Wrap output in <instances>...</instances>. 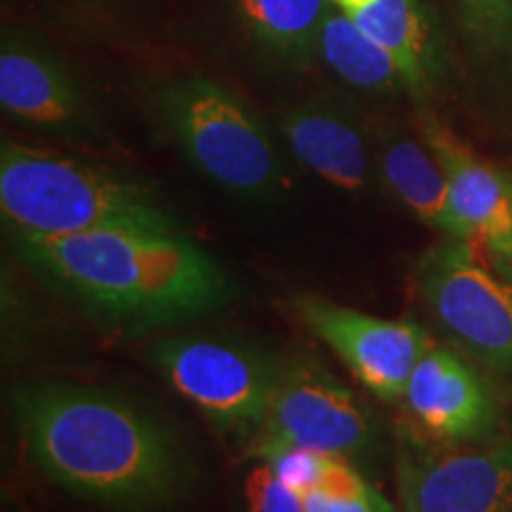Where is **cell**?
<instances>
[{"instance_id":"6da1fadb","label":"cell","mask_w":512,"mask_h":512,"mask_svg":"<svg viewBox=\"0 0 512 512\" xmlns=\"http://www.w3.org/2000/svg\"><path fill=\"white\" fill-rule=\"evenodd\" d=\"M24 446L55 484L119 510L174 501L185 484L183 448L150 413L105 389L31 382L12 394Z\"/></svg>"},{"instance_id":"7a4b0ae2","label":"cell","mask_w":512,"mask_h":512,"mask_svg":"<svg viewBox=\"0 0 512 512\" xmlns=\"http://www.w3.org/2000/svg\"><path fill=\"white\" fill-rule=\"evenodd\" d=\"M17 245L46 278L119 320L174 323L216 311L228 297L223 268L183 233L105 228Z\"/></svg>"},{"instance_id":"3957f363","label":"cell","mask_w":512,"mask_h":512,"mask_svg":"<svg viewBox=\"0 0 512 512\" xmlns=\"http://www.w3.org/2000/svg\"><path fill=\"white\" fill-rule=\"evenodd\" d=\"M0 209L17 238H64L105 228L181 233L145 185L10 140L0 150Z\"/></svg>"},{"instance_id":"277c9868","label":"cell","mask_w":512,"mask_h":512,"mask_svg":"<svg viewBox=\"0 0 512 512\" xmlns=\"http://www.w3.org/2000/svg\"><path fill=\"white\" fill-rule=\"evenodd\" d=\"M155 100L169 136L209 181L254 200L280 190L283 159L245 100L202 74L166 81Z\"/></svg>"},{"instance_id":"5b68a950","label":"cell","mask_w":512,"mask_h":512,"mask_svg":"<svg viewBox=\"0 0 512 512\" xmlns=\"http://www.w3.org/2000/svg\"><path fill=\"white\" fill-rule=\"evenodd\" d=\"M415 280L453 342L512 380V261L477 240L446 238L427 249Z\"/></svg>"},{"instance_id":"8992f818","label":"cell","mask_w":512,"mask_h":512,"mask_svg":"<svg viewBox=\"0 0 512 512\" xmlns=\"http://www.w3.org/2000/svg\"><path fill=\"white\" fill-rule=\"evenodd\" d=\"M152 361L171 389L223 430L247 432L266 420L280 368L264 351L211 337H169Z\"/></svg>"},{"instance_id":"52a82bcc","label":"cell","mask_w":512,"mask_h":512,"mask_svg":"<svg viewBox=\"0 0 512 512\" xmlns=\"http://www.w3.org/2000/svg\"><path fill=\"white\" fill-rule=\"evenodd\" d=\"M261 427V444L302 446L344 460L366 453L380 432L373 411L311 361L280 368Z\"/></svg>"},{"instance_id":"ba28073f","label":"cell","mask_w":512,"mask_h":512,"mask_svg":"<svg viewBox=\"0 0 512 512\" xmlns=\"http://www.w3.org/2000/svg\"><path fill=\"white\" fill-rule=\"evenodd\" d=\"M396 491L403 512H512V439L470 451L403 439Z\"/></svg>"},{"instance_id":"9c48e42d","label":"cell","mask_w":512,"mask_h":512,"mask_svg":"<svg viewBox=\"0 0 512 512\" xmlns=\"http://www.w3.org/2000/svg\"><path fill=\"white\" fill-rule=\"evenodd\" d=\"M297 309L313 335L342 358L363 387L384 401L406 396L413 370L432 349L427 332L413 320L368 316L320 297L299 299Z\"/></svg>"},{"instance_id":"30bf717a","label":"cell","mask_w":512,"mask_h":512,"mask_svg":"<svg viewBox=\"0 0 512 512\" xmlns=\"http://www.w3.org/2000/svg\"><path fill=\"white\" fill-rule=\"evenodd\" d=\"M420 133L444 166L465 238L512 261V176L484 162L430 112L420 114Z\"/></svg>"},{"instance_id":"8fae6325","label":"cell","mask_w":512,"mask_h":512,"mask_svg":"<svg viewBox=\"0 0 512 512\" xmlns=\"http://www.w3.org/2000/svg\"><path fill=\"white\" fill-rule=\"evenodd\" d=\"M406 401L427 432L444 441H477L498 427V403L477 368L451 349L432 347L406 387Z\"/></svg>"},{"instance_id":"7c38bea8","label":"cell","mask_w":512,"mask_h":512,"mask_svg":"<svg viewBox=\"0 0 512 512\" xmlns=\"http://www.w3.org/2000/svg\"><path fill=\"white\" fill-rule=\"evenodd\" d=\"M0 105L8 117L46 131L88 121L86 98L64 64L17 36H5L0 48Z\"/></svg>"},{"instance_id":"4fadbf2b","label":"cell","mask_w":512,"mask_h":512,"mask_svg":"<svg viewBox=\"0 0 512 512\" xmlns=\"http://www.w3.org/2000/svg\"><path fill=\"white\" fill-rule=\"evenodd\" d=\"M294 157L325 183L361 195L373 183L370 145L356 117L332 102H302L280 119Z\"/></svg>"},{"instance_id":"5bb4252c","label":"cell","mask_w":512,"mask_h":512,"mask_svg":"<svg viewBox=\"0 0 512 512\" xmlns=\"http://www.w3.org/2000/svg\"><path fill=\"white\" fill-rule=\"evenodd\" d=\"M380 174L392 195L415 219L444 233L446 238H465L453 209L451 183L425 140L420 143L403 131L384 133Z\"/></svg>"},{"instance_id":"9a60e30c","label":"cell","mask_w":512,"mask_h":512,"mask_svg":"<svg viewBox=\"0 0 512 512\" xmlns=\"http://www.w3.org/2000/svg\"><path fill=\"white\" fill-rule=\"evenodd\" d=\"M351 17L392 55L403 88L418 98L430 93L437 81V55L418 0H363Z\"/></svg>"},{"instance_id":"2e32d148","label":"cell","mask_w":512,"mask_h":512,"mask_svg":"<svg viewBox=\"0 0 512 512\" xmlns=\"http://www.w3.org/2000/svg\"><path fill=\"white\" fill-rule=\"evenodd\" d=\"M316 53L349 86L366 93H392L403 86L392 55L375 43L347 12L332 8L318 31Z\"/></svg>"},{"instance_id":"e0dca14e","label":"cell","mask_w":512,"mask_h":512,"mask_svg":"<svg viewBox=\"0 0 512 512\" xmlns=\"http://www.w3.org/2000/svg\"><path fill=\"white\" fill-rule=\"evenodd\" d=\"M242 27L249 36L292 64L316 53L318 31L330 12L328 0H233Z\"/></svg>"},{"instance_id":"ac0fdd59","label":"cell","mask_w":512,"mask_h":512,"mask_svg":"<svg viewBox=\"0 0 512 512\" xmlns=\"http://www.w3.org/2000/svg\"><path fill=\"white\" fill-rule=\"evenodd\" d=\"M467 41L486 55L512 50V0H453Z\"/></svg>"},{"instance_id":"d6986e66","label":"cell","mask_w":512,"mask_h":512,"mask_svg":"<svg viewBox=\"0 0 512 512\" xmlns=\"http://www.w3.org/2000/svg\"><path fill=\"white\" fill-rule=\"evenodd\" d=\"M259 453L261 460L273 470V475L290 486L292 491H297L299 496L316 489L330 458L311 451V448L290 444H261Z\"/></svg>"},{"instance_id":"ffe728a7","label":"cell","mask_w":512,"mask_h":512,"mask_svg":"<svg viewBox=\"0 0 512 512\" xmlns=\"http://www.w3.org/2000/svg\"><path fill=\"white\" fill-rule=\"evenodd\" d=\"M245 491L252 512H304L302 496L280 482L266 463L249 472Z\"/></svg>"},{"instance_id":"44dd1931","label":"cell","mask_w":512,"mask_h":512,"mask_svg":"<svg viewBox=\"0 0 512 512\" xmlns=\"http://www.w3.org/2000/svg\"><path fill=\"white\" fill-rule=\"evenodd\" d=\"M304 512H377L387 498L373 489L366 496H337L328 491L313 489L302 496Z\"/></svg>"},{"instance_id":"7402d4cb","label":"cell","mask_w":512,"mask_h":512,"mask_svg":"<svg viewBox=\"0 0 512 512\" xmlns=\"http://www.w3.org/2000/svg\"><path fill=\"white\" fill-rule=\"evenodd\" d=\"M328 3H330V8L342 10V12H347V15H351V12H354L358 5L363 3V0H328Z\"/></svg>"},{"instance_id":"603a6c76","label":"cell","mask_w":512,"mask_h":512,"mask_svg":"<svg viewBox=\"0 0 512 512\" xmlns=\"http://www.w3.org/2000/svg\"><path fill=\"white\" fill-rule=\"evenodd\" d=\"M377 512H399V510H396V508H394V505L387 501V503H384V505H382V508H380V510H377Z\"/></svg>"}]
</instances>
